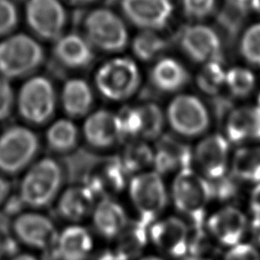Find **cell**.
<instances>
[{
    "label": "cell",
    "instance_id": "1",
    "mask_svg": "<svg viewBox=\"0 0 260 260\" xmlns=\"http://www.w3.org/2000/svg\"><path fill=\"white\" fill-rule=\"evenodd\" d=\"M40 42L25 32H12L0 40V77L13 80L30 75L44 62Z\"/></svg>",
    "mask_w": 260,
    "mask_h": 260
},
{
    "label": "cell",
    "instance_id": "2",
    "mask_svg": "<svg viewBox=\"0 0 260 260\" xmlns=\"http://www.w3.org/2000/svg\"><path fill=\"white\" fill-rule=\"evenodd\" d=\"M62 182L63 172L58 161L52 157H43L25 170L18 196L25 206L43 208L58 196Z\"/></svg>",
    "mask_w": 260,
    "mask_h": 260
},
{
    "label": "cell",
    "instance_id": "3",
    "mask_svg": "<svg viewBox=\"0 0 260 260\" xmlns=\"http://www.w3.org/2000/svg\"><path fill=\"white\" fill-rule=\"evenodd\" d=\"M172 198L177 210L186 215L192 224H201L206 206L212 199L210 182L193 169H184L175 176Z\"/></svg>",
    "mask_w": 260,
    "mask_h": 260
},
{
    "label": "cell",
    "instance_id": "4",
    "mask_svg": "<svg viewBox=\"0 0 260 260\" xmlns=\"http://www.w3.org/2000/svg\"><path fill=\"white\" fill-rule=\"evenodd\" d=\"M15 105L20 117L29 124L48 122L56 109V91L52 81L43 75H31L20 85Z\"/></svg>",
    "mask_w": 260,
    "mask_h": 260
},
{
    "label": "cell",
    "instance_id": "5",
    "mask_svg": "<svg viewBox=\"0 0 260 260\" xmlns=\"http://www.w3.org/2000/svg\"><path fill=\"white\" fill-rule=\"evenodd\" d=\"M40 147L37 134L25 125H12L0 134V172L14 175L25 171Z\"/></svg>",
    "mask_w": 260,
    "mask_h": 260
},
{
    "label": "cell",
    "instance_id": "6",
    "mask_svg": "<svg viewBox=\"0 0 260 260\" xmlns=\"http://www.w3.org/2000/svg\"><path fill=\"white\" fill-rule=\"evenodd\" d=\"M94 81L96 88L106 99L123 101L138 89L140 72L132 59L119 57L104 63L96 71Z\"/></svg>",
    "mask_w": 260,
    "mask_h": 260
},
{
    "label": "cell",
    "instance_id": "7",
    "mask_svg": "<svg viewBox=\"0 0 260 260\" xmlns=\"http://www.w3.org/2000/svg\"><path fill=\"white\" fill-rule=\"evenodd\" d=\"M128 191L139 219L151 224L164 211L168 194L161 175L155 171H144L129 181Z\"/></svg>",
    "mask_w": 260,
    "mask_h": 260
},
{
    "label": "cell",
    "instance_id": "8",
    "mask_svg": "<svg viewBox=\"0 0 260 260\" xmlns=\"http://www.w3.org/2000/svg\"><path fill=\"white\" fill-rule=\"evenodd\" d=\"M85 39L92 47L106 52L122 51L128 43V32L123 20L106 8L90 11L83 22Z\"/></svg>",
    "mask_w": 260,
    "mask_h": 260
},
{
    "label": "cell",
    "instance_id": "9",
    "mask_svg": "<svg viewBox=\"0 0 260 260\" xmlns=\"http://www.w3.org/2000/svg\"><path fill=\"white\" fill-rule=\"evenodd\" d=\"M25 21L30 30L45 41H56L63 36L67 14L60 0H26Z\"/></svg>",
    "mask_w": 260,
    "mask_h": 260
},
{
    "label": "cell",
    "instance_id": "10",
    "mask_svg": "<svg viewBox=\"0 0 260 260\" xmlns=\"http://www.w3.org/2000/svg\"><path fill=\"white\" fill-rule=\"evenodd\" d=\"M167 119L172 129L185 137L202 134L209 125V115L204 104L191 94H180L169 105Z\"/></svg>",
    "mask_w": 260,
    "mask_h": 260
},
{
    "label": "cell",
    "instance_id": "11",
    "mask_svg": "<svg viewBox=\"0 0 260 260\" xmlns=\"http://www.w3.org/2000/svg\"><path fill=\"white\" fill-rule=\"evenodd\" d=\"M190 225L178 216L156 219L149 225V240L164 254L173 258L187 256Z\"/></svg>",
    "mask_w": 260,
    "mask_h": 260
},
{
    "label": "cell",
    "instance_id": "12",
    "mask_svg": "<svg viewBox=\"0 0 260 260\" xmlns=\"http://www.w3.org/2000/svg\"><path fill=\"white\" fill-rule=\"evenodd\" d=\"M13 230L19 242L47 252L54 246L59 233L48 216L35 211L18 214L13 222Z\"/></svg>",
    "mask_w": 260,
    "mask_h": 260
},
{
    "label": "cell",
    "instance_id": "13",
    "mask_svg": "<svg viewBox=\"0 0 260 260\" xmlns=\"http://www.w3.org/2000/svg\"><path fill=\"white\" fill-rule=\"evenodd\" d=\"M180 46L193 61L208 63L221 61V43L216 31L204 24H193L181 31Z\"/></svg>",
    "mask_w": 260,
    "mask_h": 260
},
{
    "label": "cell",
    "instance_id": "14",
    "mask_svg": "<svg viewBox=\"0 0 260 260\" xmlns=\"http://www.w3.org/2000/svg\"><path fill=\"white\" fill-rule=\"evenodd\" d=\"M121 9L134 25L155 31L168 24L173 13L170 0H121Z\"/></svg>",
    "mask_w": 260,
    "mask_h": 260
},
{
    "label": "cell",
    "instance_id": "15",
    "mask_svg": "<svg viewBox=\"0 0 260 260\" xmlns=\"http://www.w3.org/2000/svg\"><path fill=\"white\" fill-rule=\"evenodd\" d=\"M248 229V220L242 210L225 205L213 212L206 220L208 234L220 245L233 247L241 243Z\"/></svg>",
    "mask_w": 260,
    "mask_h": 260
},
{
    "label": "cell",
    "instance_id": "16",
    "mask_svg": "<svg viewBox=\"0 0 260 260\" xmlns=\"http://www.w3.org/2000/svg\"><path fill=\"white\" fill-rule=\"evenodd\" d=\"M229 141L220 134H211L197 144L193 153L201 175L208 181L221 178L226 174L229 162Z\"/></svg>",
    "mask_w": 260,
    "mask_h": 260
},
{
    "label": "cell",
    "instance_id": "17",
    "mask_svg": "<svg viewBox=\"0 0 260 260\" xmlns=\"http://www.w3.org/2000/svg\"><path fill=\"white\" fill-rule=\"evenodd\" d=\"M128 174L118 158H109L96 162L88 171L85 185L95 197L114 198L126 186Z\"/></svg>",
    "mask_w": 260,
    "mask_h": 260
},
{
    "label": "cell",
    "instance_id": "18",
    "mask_svg": "<svg viewBox=\"0 0 260 260\" xmlns=\"http://www.w3.org/2000/svg\"><path fill=\"white\" fill-rule=\"evenodd\" d=\"M92 247L90 233L79 224H70L58 233L56 242L48 253L53 260H86Z\"/></svg>",
    "mask_w": 260,
    "mask_h": 260
},
{
    "label": "cell",
    "instance_id": "19",
    "mask_svg": "<svg viewBox=\"0 0 260 260\" xmlns=\"http://www.w3.org/2000/svg\"><path fill=\"white\" fill-rule=\"evenodd\" d=\"M192 159L190 147L171 135L160 136L153 149V167L159 175L190 168Z\"/></svg>",
    "mask_w": 260,
    "mask_h": 260
},
{
    "label": "cell",
    "instance_id": "20",
    "mask_svg": "<svg viewBox=\"0 0 260 260\" xmlns=\"http://www.w3.org/2000/svg\"><path fill=\"white\" fill-rule=\"evenodd\" d=\"M85 140L93 147L107 148L122 138L117 114L107 110L92 113L83 125Z\"/></svg>",
    "mask_w": 260,
    "mask_h": 260
},
{
    "label": "cell",
    "instance_id": "21",
    "mask_svg": "<svg viewBox=\"0 0 260 260\" xmlns=\"http://www.w3.org/2000/svg\"><path fill=\"white\" fill-rule=\"evenodd\" d=\"M95 198V195L86 185L71 186L59 196L58 213L68 221L79 222L92 213Z\"/></svg>",
    "mask_w": 260,
    "mask_h": 260
},
{
    "label": "cell",
    "instance_id": "22",
    "mask_svg": "<svg viewBox=\"0 0 260 260\" xmlns=\"http://www.w3.org/2000/svg\"><path fill=\"white\" fill-rule=\"evenodd\" d=\"M91 214L93 229L106 239L117 238L129 221L124 207L114 198H102Z\"/></svg>",
    "mask_w": 260,
    "mask_h": 260
},
{
    "label": "cell",
    "instance_id": "23",
    "mask_svg": "<svg viewBox=\"0 0 260 260\" xmlns=\"http://www.w3.org/2000/svg\"><path fill=\"white\" fill-rule=\"evenodd\" d=\"M53 52L62 65L72 69L84 68L94 58L92 46L77 34L61 36L55 41Z\"/></svg>",
    "mask_w": 260,
    "mask_h": 260
},
{
    "label": "cell",
    "instance_id": "24",
    "mask_svg": "<svg viewBox=\"0 0 260 260\" xmlns=\"http://www.w3.org/2000/svg\"><path fill=\"white\" fill-rule=\"evenodd\" d=\"M230 141L260 140V107L246 106L231 112L225 125Z\"/></svg>",
    "mask_w": 260,
    "mask_h": 260
},
{
    "label": "cell",
    "instance_id": "25",
    "mask_svg": "<svg viewBox=\"0 0 260 260\" xmlns=\"http://www.w3.org/2000/svg\"><path fill=\"white\" fill-rule=\"evenodd\" d=\"M150 81L158 90L174 92L188 83L189 73L176 59L162 58L152 67Z\"/></svg>",
    "mask_w": 260,
    "mask_h": 260
},
{
    "label": "cell",
    "instance_id": "26",
    "mask_svg": "<svg viewBox=\"0 0 260 260\" xmlns=\"http://www.w3.org/2000/svg\"><path fill=\"white\" fill-rule=\"evenodd\" d=\"M93 96L88 83L80 78L68 79L61 91V104L70 117L84 116L91 108Z\"/></svg>",
    "mask_w": 260,
    "mask_h": 260
},
{
    "label": "cell",
    "instance_id": "27",
    "mask_svg": "<svg viewBox=\"0 0 260 260\" xmlns=\"http://www.w3.org/2000/svg\"><path fill=\"white\" fill-rule=\"evenodd\" d=\"M149 224L136 219L128 221L125 229L117 237L116 250L127 260L137 258L149 241Z\"/></svg>",
    "mask_w": 260,
    "mask_h": 260
},
{
    "label": "cell",
    "instance_id": "28",
    "mask_svg": "<svg viewBox=\"0 0 260 260\" xmlns=\"http://www.w3.org/2000/svg\"><path fill=\"white\" fill-rule=\"evenodd\" d=\"M232 172L239 181L260 183V146L239 149L233 158Z\"/></svg>",
    "mask_w": 260,
    "mask_h": 260
},
{
    "label": "cell",
    "instance_id": "29",
    "mask_svg": "<svg viewBox=\"0 0 260 260\" xmlns=\"http://www.w3.org/2000/svg\"><path fill=\"white\" fill-rule=\"evenodd\" d=\"M77 128L68 119L54 121L46 131L48 145L58 152H66L72 149L77 142Z\"/></svg>",
    "mask_w": 260,
    "mask_h": 260
},
{
    "label": "cell",
    "instance_id": "30",
    "mask_svg": "<svg viewBox=\"0 0 260 260\" xmlns=\"http://www.w3.org/2000/svg\"><path fill=\"white\" fill-rule=\"evenodd\" d=\"M119 159L128 175H136L153 165V149L145 142L134 141L125 147Z\"/></svg>",
    "mask_w": 260,
    "mask_h": 260
},
{
    "label": "cell",
    "instance_id": "31",
    "mask_svg": "<svg viewBox=\"0 0 260 260\" xmlns=\"http://www.w3.org/2000/svg\"><path fill=\"white\" fill-rule=\"evenodd\" d=\"M167 41L155 30L142 29L133 40V54L142 61H151L167 49Z\"/></svg>",
    "mask_w": 260,
    "mask_h": 260
},
{
    "label": "cell",
    "instance_id": "32",
    "mask_svg": "<svg viewBox=\"0 0 260 260\" xmlns=\"http://www.w3.org/2000/svg\"><path fill=\"white\" fill-rule=\"evenodd\" d=\"M137 107L141 118L140 136L146 139L159 138L165 123V117L160 108L153 103H147Z\"/></svg>",
    "mask_w": 260,
    "mask_h": 260
},
{
    "label": "cell",
    "instance_id": "33",
    "mask_svg": "<svg viewBox=\"0 0 260 260\" xmlns=\"http://www.w3.org/2000/svg\"><path fill=\"white\" fill-rule=\"evenodd\" d=\"M225 74L221 61L205 63L197 76L198 87L208 94H216L225 84Z\"/></svg>",
    "mask_w": 260,
    "mask_h": 260
},
{
    "label": "cell",
    "instance_id": "34",
    "mask_svg": "<svg viewBox=\"0 0 260 260\" xmlns=\"http://www.w3.org/2000/svg\"><path fill=\"white\" fill-rule=\"evenodd\" d=\"M225 85L233 95L244 98L251 93L255 86V76L247 68L233 67L226 71Z\"/></svg>",
    "mask_w": 260,
    "mask_h": 260
},
{
    "label": "cell",
    "instance_id": "35",
    "mask_svg": "<svg viewBox=\"0 0 260 260\" xmlns=\"http://www.w3.org/2000/svg\"><path fill=\"white\" fill-rule=\"evenodd\" d=\"M240 52L251 65L260 67V23L249 26L241 38Z\"/></svg>",
    "mask_w": 260,
    "mask_h": 260
},
{
    "label": "cell",
    "instance_id": "36",
    "mask_svg": "<svg viewBox=\"0 0 260 260\" xmlns=\"http://www.w3.org/2000/svg\"><path fill=\"white\" fill-rule=\"evenodd\" d=\"M121 136L136 137L141 134V118L138 107H127L117 114Z\"/></svg>",
    "mask_w": 260,
    "mask_h": 260
},
{
    "label": "cell",
    "instance_id": "37",
    "mask_svg": "<svg viewBox=\"0 0 260 260\" xmlns=\"http://www.w3.org/2000/svg\"><path fill=\"white\" fill-rule=\"evenodd\" d=\"M17 7L12 0H0V38L13 32L18 22Z\"/></svg>",
    "mask_w": 260,
    "mask_h": 260
},
{
    "label": "cell",
    "instance_id": "38",
    "mask_svg": "<svg viewBox=\"0 0 260 260\" xmlns=\"http://www.w3.org/2000/svg\"><path fill=\"white\" fill-rule=\"evenodd\" d=\"M238 179L232 174V176L224 175L210 182L212 198L219 200H229L237 195L238 192Z\"/></svg>",
    "mask_w": 260,
    "mask_h": 260
},
{
    "label": "cell",
    "instance_id": "39",
    "mask_svg": "<svg viewBox=\"0 0 260 260\" xmlns=\"http://www.w3.org/2000/svg\"><path fill=\"white\" fill-rule=\"evenodd\" d=\"M182 5L188 17L203 19L213 12L215 0H182Z\"/></svg>",
    "mask_w": 260,
    "mask_h": 260
},
{
    "label": "cell",
    "instance_id": "40",
    "mask_svg": "<svg viewBox=\"0 0 260 260\" xmlns=\"http://www.w3.org/2000/svg\"><path fill=\"white\" fill-rule=\"evenodd\" d=\"M15 105V93L9 80L0 77V121L7 119Z\"/></svg>",
    "mask_w": 260,
    "mask_h": 260
},
{
    "label": "cell",
    "instance_id": "41",
    "mask_svg": "<svg viewBox=\"0 0 260 260\" xmlns=\"http://www.w3.org/2000/svg\"><path fill=\"white\" fill-rule=\"evenodd\" d=\"M223 260H260V253L255 246L240 243L228 250Z\"/></svg>",
    "mask_w": 260,
    "mask_h": 260
},
{
    "label": "cell",
    "instance_id": "42",
    "mask_svg": "<svg viewBox=\"0 0 260 260\" xmlns=\"http://www.w3.org/2000/svg\"><path fill=\"white\" fill-rule=\"evenodd\" d=\"M5 209L8 213H13V214H20L22 211V208L25 206L23 201L18 195H13L9 196L7 200L4 202Z\"/></svg>",
    "mask_w": 260,
    "mask_h": 260
},
{
    "label": "cell",
    "instance_id": "43",
    "mask_svg": "<svg viewBox=\"0 0 260 260\" xmlns=\"http://www.w3.org/2000/svg\"><path fill=\"white\" fill-rule=\"evenodd\" d=\"M249 204L253 215L260 217V183L253 188L250 195Z\"/></svg>",
    "mask_w": 260,
    "mask_h": 260
},
{
    "label": "cell",
    "instance_id": "44",
    "mask_svg": "<svg viewBox=\"0 0 260 260\" xmlns=\"http://www.w3.org/2000/svg\"><path fill=\"white\" fill-rule=\"evenodd\" d=\"M95 260H127V259L115 249V250H107L102 252L96 257Z\"/></svg>",
    "mask_w": 260,
    "mask_h": 260
},
{
    "label": "cell",
    "instance_id": "45",
    "mask_svg": "<svg viewBox=\"0 0 260 260\" xmlns=\"http://www.w3.org/2000/svg\"><path fill=\"white\" fill-rule=\"evenodd\" d=\"M10 192V184L6 178L0 175V205L4 204V202L9 197Z\"/></svg>",
    "mask_w": 260,
    "mask_h": 260
},
{
    "label": "cell",
    "instance_id": "46",
    "mask_svg": "<svg viewBox=\"0 0 260 260\" xmlns=\"http://www.w3.org/2000/svg\"><path fill=\"white\" fill-rule=\"evenodd\" d=\"M251 233L256 244L260 245V217L254 216L251 222Z\"/></svg>",
    "mask_w": 260,
    "mask_h": 260
},
{
    "label": "cell",
    "instance_id": "47",
    "mask_svg": "<svg viewBox=\"0 0 260 260\" xmlns=\"http://www.w3.org/2000/svg\"><path fill=\"white\" fill-rule=\"evenodd\" d=\"M11 260H39L36 256L28 253H18L12 256Z\"/></svg>",
    "mask_w": 260,
    "mask_h": 260
},
{
    "label": "cell",
    "instance_id": "48",
    "mask_svg": "<svg viewBox=\"0 0 260 260\" xmlns=\"http://www.w3.org/2000/svg\"><path fill=\"white\" fill-rule=\"evenodd\" d=\"M250 5L258 14H260V0H251Z\"/></svg>",
    "mask_w": 260,
    "mask_h": 260
},
{
    "label": "cell",
    "instance_id": "49",
    "mask_svg": "<svg viewBox=\"0 0 260 260\" xmlns=\"http://www.w3.org/2000/svg\"><path fill=\"white\" fill-rule=\"evenodd\" d=\"M68 2L72 3V4H76V5H81V4H88L91 3L95 0H67Z\"/></svg>",
    "mask_w": 260,
    "mask_h": 260
},
{
    "label": "cell",
    "instance_id": "50",
    "mask_svg": "<svg viewBox=\"0 0 260 260\" xmlns=\"http://www.w3.org/2000/svg\"><path fill=\"white\" fill-rule=\"evenodd\" d=\"M183 260H210L204 256H186Z\"/></svg>",
    "mask_w": 260,
    "mask_h": 260
},
{
    "label": "cell",
    "instance_id": "51",
    "mask_svg": "<svg viewBox=\"0 0 260 260\" xmlns=\"http://www.w3.org/2000/svg\"><path fill=\"white\" fill-rule=\"evenodd\" d=\"M139 260H165L161 257L158 256H154V255H148V256H144L142 258H140Z\"/></svg>",
    "mask_w": 260,
    "mask_h": 260
},
{
    "label": "cell",
    "instance_id": "52",
    "mask_svg": "<svg viewBox=\"0 0 260 260\" xmlns=\"http://www.w3.org/2000/svg\"><path fill=\"white\" fill-rule=\"evenodd\" d=\"M4 255V251H3V244H2V241L0 240V259L1 257Z\"/></svg>",
    "mask_w": 260,
    "mask_h": 260
},
{
    "label": "cell",
    "instance_id": "53",
    "mask_svg": "<svg viewBox=\"0 0 260 260\" xmlns=\"http://www.w3.org/2000/svg\"><path fill=\"white\" fill-rule=\"evenodd\" d=\"M258 100H259V107H260V95H259V99H258Z\"/></svg>",
    "mask_w": 260,
    "mask_h": 260
}]
</instances>
